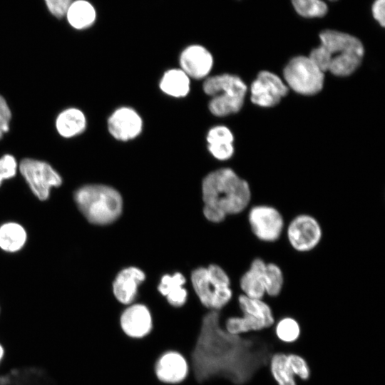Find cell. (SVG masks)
<instances>
[{
	"label": "cell",
	"instance_id": "6da1fadb",
	"mask_svg": "<svg viewBox=\"0 0 385 385\" xmlns=\"http://www.w3.org/2000/svg\"><path fill=\"white\" fill-rule=\"evenodd\" d=\"M271 355L270 346L259 338H244L227 332L220 324L219 312L211 310L202 319L190 364L199 384L221 377L244 385L267 365Z\"/></svg>",
	"mask_w": 385,
	"mask_h": 385
},
{
	"label": "cell",
	"instance_id": "7a4b0ae2",
	"mask_svg": "<svg viewBox=\"0 0 385 385\" xmlns=\"http://www.w3.org/2000/svg\"><path fill=\"white\" fill-rule=\"evenodd\" d=\"M203 213L210 222L219 223L229 215L245 212L252 204L248 182L228 168L210 173L202 181Z\"/></svg>",
	"mask_w": 385,
	"mask_h": 385
},
{
	"label": "cell",
	"instance_id": "3957f363",
	"mask_svg": "<svg viewBox=\"0 0 385 385\" xmlns=\"http://www.w3.org/2000/svg\"><path fill=\"white\" fill-rule=\"evenodd\" d=\"M321 44L312 50L309 57L323 72L346 76L361 63L364 48L359 39L349 34L326 30L319 34Z\"/></svg>",
	"mask_w": 385,
	"mask_h": 385
},
{
	"label": "cell",
	"instance_id": "277c9868",
	"mask_svg": "<svg viewBox=\"0 0 385 385\" xmlns=\"http://www.w3.org/2000/svg\"><path fill=\"white\" fill-rule=\"evenodd\" d=\"M75 203L91 224L106 225L115 221L122 212L120 194L111 186L88 184L78 188L73 194Z\"/></svg>",
	"mask_w": 385,
	"mask_h": 385
},
{
	"label": "cell",
	"instance_id": "5b68a950",
	"mask_svg": "<svg viewBox=\"0 0 385 385\" xmlns=\"http://www.w3.org/2000/svg\"><path fill=\"white\" fill-rule=\"evenodd\" d=\"M247 90L246 84L239 76L229 73L209 77L203 83L204 92L212 98L209 110L219 117L240 111Z\"/></svg>",
	"mask_w": 385,
	"mask_h": 385
},
{
	"label": "cell",
	"instance_id": "8992f818",
	"mask_svg": "<svg viewBox=\"0 0 385 385\" xmlns=\"http://www.w3.org/2000/svg\"><path fill=\"white\" fill-rule=\"evenodd\" d=\"M191 280L200 301L211 310L220 311L232 299L230 277L217 265L195 269L191 274Z\"/></svg>",
	"mask_w": 385,
	"mask_h": 385
},
{
	"label": "cell",
	"instance_id": "52a82bcc",
	"mask_svg": "<svg viewBox=\"0 0 385 385\" xmlns=\"http://www.w3.org/2000/svg\"><path fill=\"white\" fill-rule=\"evenodd\" d=\"M283 237L292 250L299 254H308L319 246L324 230L315 216L301 212L287 222Z\"/></svg>",
	"mask_w": 385,
	"mask_h": 385
},
{
	"label": "cell",
	"instance_id": "ba28073f",
	"mask_svg": "<svg viewBox=\"0 0 385 385\" xmlns=\"http://www.w3.org/2000/svg\"><path fill=\"white\" fill-rule=\"evenodd\" d=\"M248 208L247 224L256 240L273 244L283 237L286 220L277 207L267 203H253Z\"/></svg>",
	"mask_w": 385,
	"mask_h": 385
},
{
	"label": "cell",
	"instance_id": "9c48e42d",
	"mask_svg": "<svg viewBox=\"0 0 385 385\" xmlns=\"http://www.w3.org/2000/svg\"><path fill=\"white\" fill-rule=\"evenodd\" d=\"M285 83L297 93L311 96L323 88L324 72L309 57L292 58L283 70Z\"/></svg>",
	"mask_w": 385,
	"mask_h": 385
},
{
	"label": "cell",
	"instance_id": "30bf717a",
	"mask_svg": "<svg viewBox=\"0 0 385 385\" xmlns=\"http://www.w3.org/2000/svg\"><path fill=\"white\" fill-rule=\"evenodd\" d=\"M19 170L33 195L39 200H47L53 188L60 187L63 178L48 163L24 158L19 164Z\"/></svg>",
	"mask_w": 385,
	"mask_h": 385
},
{
	"label": "cell",
	"instance_id": "8fae6325",
	"mask_svg": "<svg viewBox=\"0 0 385 385\" xmlns=\"http://www.w3.org/2000/svg\"><path fill=\"white\" fill-rule=\"evenodd\" d=\"M288 87L276 74L260 72L250 87L251 101L261 107H272L287 95Z\"/></svg>",
	"mask_w": 385,
	"mask_h": 385
},
{
	"label": "cell",
	"instance_id": "7c38bea8",
	"mask_svg": "<svg viewBox=\"0 0 385 385\" xmlns=\"http://www.w3.org/2000/svg\"><path fill=\"white\" fill-rule=\"evenodd\" d=\"M188 373L189 363L182 353L175 350L163 353L154 366L155 377L163 384H180L186 379Z\"/></svg>",
	"mask_w": 385,
	"mask_h": 385
},
{
	"label": "cell",
	"instance_id": "4fadbf2b",
	"mask_svg": "<svg viewBox=\"0 0 385 385\" xmlns=\"http://www.w3.org/2000/svg\"><path fill=\"white\" fill-rule=\"evenodd\" d=\"M143 127L139 114L129 107L116 109L108 120V128L113 137L120 140H128L138 136Z\"/></svg>",
	"mask_w": 385,
	"mask_h": 385
},
{
	"label": "cell",
	"instance_id": "5bb4252c",
	"mask_svg": "<svg viewBox=\"0 0 385 385\" xmlns=\"http://www.w3.org/2000/svg\"><path fill=\"white\" fill-rule=\"evenodd\" d=\"M123 332L131 339H140L148 335L153 329L151 314L143 304L128 307L120 317Z\"/></svg>",
	"mask_w": 385,
	"mask_h": 385
},
{
	"label": "cell",
	"instance_id": "9a60e30c",
	"mask_svg": "<svg viewBox=\"0 0 385 385\" xmlns=\"http://www.w3.org/2000/svg\"><path fill=\"white\" fill-rule=\"evenodd\" d=\"M181 69L190 78H202L210 72L213 58L210 51L200 45H191L180 54Z\"/></svg>",
	"mask_w": 385,
	"mask_h": 385
},
{
	"label": "cell",
	"instance_id": "2e32d148",
	"mask_svg": "<svg viewBox=\"0 0 385 385\" xmlns=\"http://www.w3.org/2000/svg\"><path fill=\"white\" fill-rule=\"evenodd\" d=\"M267 261L261 257H254L239 280L242 294L252 298L265 299V272Z\"/></svg>",
	"mask_w": 385,
	"mask_h": 385
},
{
	"label": "cell",
	"instance_id": "e0dca14e",
	"mask_svg": "<svg viewBox=\"0 0 385 385\" xmlns=\"http://www.w3.org/2000/svg\"><path fill=\"white\" fill-rule=\"evenodd\" d=\"M144 272L135 267L121 270L113 283L115 298L123 304H130L135 298L138 286L145 280Z\"/></svg>",
	"mask_w": 385,
	"mask_h": 385
},
{
	"label": "cell",
	"instance_id": "ac0fdd59",
	"mask_svg": "<svg viewBox=\"0 0 385 385\" xmlns=\"http://www.w3.org/2000/svg\"><path fill=\"white\" fill-rule=\"evenodd\" d=\"M87 120L84 113L75 107L61 111L55 120L58 134L63 138H74L86 130Z\"/></svg>",
	"mask_w": 385,
	"mask_h": 385
},
{
	"label": "cell",
	"instance_id": "d6986e66",
	"mask_svg": "<svg viewBox=\"0 0 385 385\" xmlns=\"http://www.w3.org/2000/svg\"><path fill=\"white\" fill-rule=\"evenodd\" d=\"M28 233L19 222L7 221L0 225V250L6 253L20 252L26 245Z\"/></svg>",
	"mask_w": 385,
	"mask_h": 385
},
{
	"label": "cell",
	"instance_id": "ffe728a7",
	"mask_svg": "<svg viewBox=\"0 0 385 385\" xmlns=\"http://www.w3.org/2000/svg\"><path fill=\"white\" fill-rule=\"evenodd\" d=\"M185 283V279L180 272L165 274L161 277L158 289L166 297L170 305L180 307L184 305L187 300L188 292L183 287Z\"/></svg>",
	"mask_w": 385,
	"mask_h": 385
},
{
	"label": "cell",
	"instance_id": "44dd1931",
	"mask_svg": "<svg viewBox=\"0 0 385 385\" xmlns=\"http://www.w3.org/2000/svg\"><path fill=\"white\" fill-rule=\"evenodd\" d=\"M237 302L242 314L260 320L267 328L272 327L275 323L272 308L265 299L252 298L240 294Z\"/></svg>",
	"mask_w": 385,
	"mask_h": 385
},
{
	"label": "cell",
	"instance_id": "7402d4cb",
	"mask_svg": "<svg viewBox=\"0 0 385 385\" xmlns=\"http://www.w3.org/2000/svg\"><path fill=\"white\" fill-rule=\"evenodd\" d=\"M160 88L170 96L184 97L190 91V77L181 68L168 70L160 80Z\"/></svg>",
	"mask_w": 385,
	"mask_h": 385
},
{
	"label": "cell",
	"instance_id": "603a6c76",
	"mask_svg": "<svg viewBox=\"0 0 385 385\" xmlns=\"http://www.w3.org/2000/svg\"><path fill=\"white\" fill-rule=\"evenodd\" d=\"M66 15L69 24L76 29L89 27L96 19L95 9L89 2L84 0L71 3Z\"/></svg>",
	"mask_w": 385,
	"mask_h": 385
},
{
	"label": "cell",
	"instance_id": "cb8c5ba5",
	"mask_svg": "<svg viewBox=\"0 0 385 385\" xmlns=\"http://www.w3.org/2000/svg\"><path fill=\"white\" fill-rule=\"evenodd\" d=\"M285 276L282 268L276 262L267 261L265 272L266 297L278 298L284 289Z\"/></svg>",
	"mask_w": 385,
	"mask_h": 385
},
{
	"label": "cell",
	"instance_id": "d4e9b609",
	"mask_svg": "<svg viewBox=\"0 0 385 385\" xmlns=\"http://www.w3.org/2000/svg\"><path fill=\"white\" fill-rule=\"evenodd\" d=\"M270 372L277 385H297L295 376L287 361V354L274 353L270 359Z\"/></svg>",
	"mask_w": 385,
	"mask_h": 385
},
{
	"label": "cell",
	"instance_id": "484cf974",
	"mask_svg": "<svg viewBox=\"0 0 385 385\" xmlns=\"http://www.w3.org/2000/svg\"><path fill=\"white\" fill-rule=\"evenodd\" d=\"M225 329L232 334L240 335L250 332H257L267 329L260 320L250 315L242 314L241 316L230 317L226 319Z\"/></svg>",
	"mask_w": 385,
	"mask_h": 385
},
{
	"label": "cell",
	"instance_id": "4316f807",
	"mask_svg": "<svg viewBox=\"0 0 385 385\" xmlns=\"http://www.w3.org/2000/svg\"><path fill=\"white\" fill-rule=\"evenodd\" d=\"M277 338L287 344L297 341L301 335V327L299 322L291 316L280 318L274 327Z\"/></svg>",
	"mask_w": 385,
	"mask_h": 385
},
{
	"label": "cell",
	"instance_id": "83f0119b",
	"mask_svg": "<svg viewBox=\"0 0 385 385\" xmlns=\"http://www.w3.org/2000/svg\"><path fill=\"white\" fill-rule=\"evenodd\" d=\"M292 4L297 13L304 18H321L328 11L327 5L322 0H292Z\"/></svg>",
	"mask_w": 385,
	"mask_h": 385
},
{
	"label": "cell",
	"instance_id": "f1b7e54d",
	"mask_svg": "<svg viewBox=\"0 0 385 385\" xmlns=\"http://www.w3.org/2000/svg\"><path fill=\"white\" fill-rule=\"evenodd\" d=\"M233 140L232 133L227 127L224 125H217L212 128L207 135L208 148L232 145Z\"/></svg>",
	"mask_w": 385,
	"mask_h": 385
},
{
	"label": "cell",
	"instance_id": "f546056e",
	"mask_svg": "<svg viewBox=\"0 0 385 385\" xmlns=\"http://www.w3.org/2000/svg\"><path fill=\"white\" fill-rule=\"evenodd\" d=\"M287 361L294 376L302 381H307L310 378V367L303 356L297 354H288Z\"/></svg>",
	"mask_w": 385,
	"mask_h": 385
},
{
	"label": "cell",
	"instance_id": "4dcf8cb0",
	"mask_svg": "<svg viewBox=\"0 0 385 385\" xmlns=\"http://www.w3.org/2000/svg\"><path fill=\"white\" fill-rule=\"evenodd\" d=\"M19 170V164L14 156L5 154L0 158V187L4 181L14 178Z\"/></svg>",
	"mask_w": 385,
	"mask_h": 385
},
{
	"label": "cell",
	"instance_id": "1f68e13d",
	"mask_svg": "<svg viewBox=\"0 0 385 385\" xmlns=\"http://www.w3.org/2000/svg\"><path fill=\"white\" fill-rule=\"evenodd\" d=\"M11 119V109L5 98L0 95V140L9 131Z\"/></svg>",
	"mask_w": 385,
	"mask_h": 385
},
{
	"label": "cell",
	"instance_id": "d6a6232c",
	"mask_svg": "<svg viewBox=\"0 0 385 385\" xmlns=\"http://www.w3.org/2000/svg\"><path fill=\"white\" fill-rule=\"evenodd\" d=\"M50 12L58 18L63 16L71 4V0H45Z\"/></svg>",
	"mask_w": 385,
	"mask_h": 385
},
{
	"label": "cell",
	"instance_id": "836d02e7",
	"mask_svg": "<svg viewBox=\"0 0 385 385\" xmlns=\"http://www.w3.org/2000/svg\"><path fill=\"white\" fill-rule=\"evenodd\" d=\"M384 6L385 0H375L371 9L374 18L382 27L385 23Z\"/></svg>",
	"mask_w": 385,
	"mask_h": 385
},
{
	"label": "cell",
	"instance_id": "e575fe53",
	"mask_svg": "<svg viewBox=\"0 0 385 385\" xmlns=\"http://www.w3.org/2000/svg\"><path fill=\"white\" fill-rule=\"evenodd\" d=\"M7 356V350L4 342L0 339V370L3 367Z\"/></svg>",
	"mask_w": 385,
	"mask_h": 385
},
{
	"label": "cell",
	"instance_id": "d590c367",
	"mask_svg": "<svg viewBox=\"0 0 385 385\" xmlns=\"http://www.w3.org/2000/svg\"><path fill=\"white\" fill-rule=\"evenodd\" d=\"M1 306H0V316H1Z\"/></svg>",
	"mask_w": 385,
	"mask_h": 385
}]
</instances>
